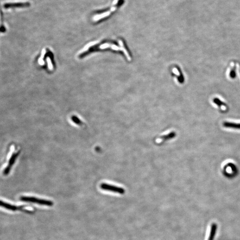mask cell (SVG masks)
I'll use <instances>...</instances> for the list:
<instances>
[{
	"mask_svg": "<svg viewBox=\"0 0 240 240\" xmlns=\"http://www.w3.org/2000/svg\"><path fill=\"white\" fill-rule=\"evenodd\" d=\"M125 2V0H115L110 8L106 10H100L95 12V13L97 15H102V17L98 20H102L110 16L112 13L116 11Z\"/></svg>",
	"mask_w": 240,
	"mask_h": 240,
	"instance_id": "obj_1",
	"label": "cell"
},
{
	"mask_svg": "<svg viewBox=\"0 0 240 240\" xmlns=\"http://www.w3.org/2000/svg\"><path fill=\"white\" fill-rule=\"evenodd\" d=\"M20 200L21 201H24V202L35 203V204H39V205L47 206H52L53 205V202L51 200L37 198L35 197L22 196L20 198Z\"/></svg>",
	"mask_w": 240,
	"mask_h": 240,
	"instance_id": "obj_2",
	"label": "cell"
},
{
	"mask_svg": "<svg viewBox=\"0 0 240 240\" xmlns=\"http://www.w3.org/2000/svg\"><path fill=\"white\" fill-rule=\"evenodd\" d=\"M100 188L102 190L108 191L112 192L115 193H119L120 194H123L125 192V190L123 188L118 187L115 185L108 184L105 183H103L100 185Z\"/></svg>",
	"mask_w": 240,
	"mask_h": 240,
	"instance_id": "obj_3",
	"label": "cell"
},
{
	"mask_svg": "<svg viewBox=\"0 0 240 240\" xmlns=\"http://www.w3.org/2000/svg\"><path fill=\"white\" fill-rule=\"evenodd\" d=\"M31 4L29 2H26L7 3L4 4L3 7L5 9H13V8H28L30 7Z\"/></svg>",
	"mask_w": 240,
	"mask_h": 240,
	"instance_id": "obj_4",
	"label": "cell"
},
{
	"mask_svg": "<svg viewBox=\"0 0 240 240\" xmlns=\"http://www.w3.org/2000/svg\"><path fill=\"white\" fill-rule=\"evenodd\" d=\"M20 153V152L19 151L17 153H13L12 154V155L11 156L10 158V160H9L8 166H7V167L4 169V170L3 174L4 175H7L9 174L12 167L13 164L15 163V161H16L17 157L19 155Z\"/></svg>",
	"mask_w": 240,
	"mask_h": 240,
	"instance_id": "obj_5",
	"label": "cell"
},
{
	"mask_svg": "<svg viewBox=\"0 0 240 240\" xmlns=\"http://www.w3.org/2000/svg\"><path fill=\"white\" fill-rule=\"evenodd\" d=\"M1 206L8 209V210H12V211H15V210H19V209H21L20 207L16 206L13 205H10L8 203L4 202L2 200L1 201Z\"/></svg>",
	"mask_w": 240,
	"mask_h": 240,
	"instance_id": "obj_6",
	"label": "cell"
},
{
	"mask_svg": "<svg viewBox=\"0 0 240 240\" xmlns=\"http://www.w3.org/2000/svg\"><path fill=\"white\" fill-rule=\"evenodd\" d=\"M217 225L215 223L212 224L210 229V231L209 235V236L208 240H214L215 237L216 232L217 231Z\"/></svg>",
	"mask_w": 240,
	"mask_h": 240,
	"instance_id": "obj_7",
	"label": "cell"
},
{
	"mask_svg": "<svg viewBox=\"0 0 240 240\" xmlns=\"http://www.w3.org/2000/svg\"><path fill=\"white\" fill-rule=\"evenodd\" d=\"M223 125L225 128L240 130V123H235L231 122L225 121L223 123Z\"/></svg>",
	"mask_w": 240,
	"mask_h": 240,
	"instance_id": "obj_8",
	"label": "cell"
},
{
	"mask_svg": "<svg viewBox=\"0 0 240 240\" xmlns=\"http://www.w3.org/2000/svg\"><path fill=\"white\" fill-rule=\"evenodd\" d=\"M176 132H172L169 133V134L162 136L160 138H161L163 141H166V140H169L173 138L176 137Z\"/></svg>",
	"mask_w": 240,
	"mask_h": 240,
	"instance_id": "obj_9",
	"label": "cell"
},
{
	"mask_svg": "<svg viewBox=\"0 0 240 240\" xmlns=\"http://www.w3.org/2000/svg\"><path fill=\"white\" fill-rule=\"evenodd\" d=\"M213 102L216 105H217L219 106V107L226 105V104L225 103L223 102L221 100H220L219 98H217V97H215V98L213 99Z\"/></svg>",
	"mask_w": 240,
	"mask_h": 240,
	"instance_id": "obj_10",
	"label": "cell"
},
{
	"mask_svg": "<svg viewBox=\"0 0 240 240\" xmlns=\"http://www.w3.org/2000/svg\"><path fill=\"white\" fill-rule=\"evenodd\" d=\"M71 120L74 123L78 124V125H80L82 124L81 121L76 116H74V115L72 116L71 117Z\"/></svg>",
	"mask_w": 240,
	"mask_h": 240,
	"instance_id": "obj_11",
	"label": "cell"
},
{
	"mask_svg": "<svg viewBox=\"0 0 240 240\" xmlns=\"http://www.w3.org/2000/svg\"><path fill=\"white\" fill-rule=\"evenodd\" d=\"M230 76L232 79L235 78L236 77V67H234L231 70L230 73Z\"/></svg>",
	"mask_w": 240,
	"mask_h": 240,
	"instance_id": "obj_12",
	"label": "cell"
}]
</instances>
